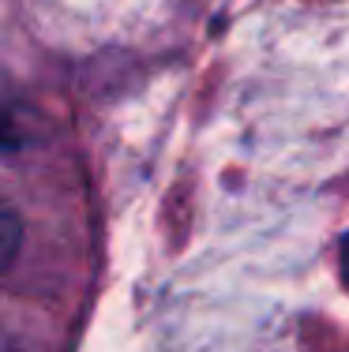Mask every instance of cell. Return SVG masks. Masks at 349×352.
<instances>
[{
	"mask_svg": "<svg viewBox=\"0 0 349 352\" xmlns=\"http://www.w3.org/2000/svg\"><path fill=\"white\" fill-rule=\"evenodd\" d=\"M15 244H19V217H15V210L8 206L4 210V263H12Z\"/></svg>",
	"mask_w": 349,
	"mask_h": 352,
	"instance_id": "1",
	"label": "cell"
},
{
	"mask_svg": "<svg viewBox=\"0 0 349 352\" xmlns=\"http://www.w3.org/2000/svg\"><path fill=\"white\" fill-rule=\"evenodd\" d=\"M342 281L349 285V232H346V240H342Z\"/></svg>",
	"mask_w": 349,
	"mask_h": 352,
	"instance_id": "2",
	"label": "cell"
}]
</instances>
